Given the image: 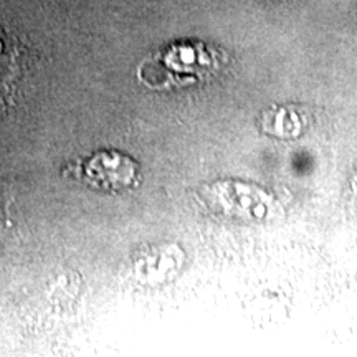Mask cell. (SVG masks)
<instances>
[{
  "label": "cell",
  "instance_id": "1",
  "mask_svg": "<svg viewBox=\"0 0 357 357\" xmlns=\"http://www.w3.org/2000/svg\"><path fill=\"white\" fill-rule=\"evenodd\" d=\"M24 68V48L19 40L0 26V102L8 106Z\"/></svg>",
  "mask_w": 357,
  "mask_h": 357
}]
</instances>
